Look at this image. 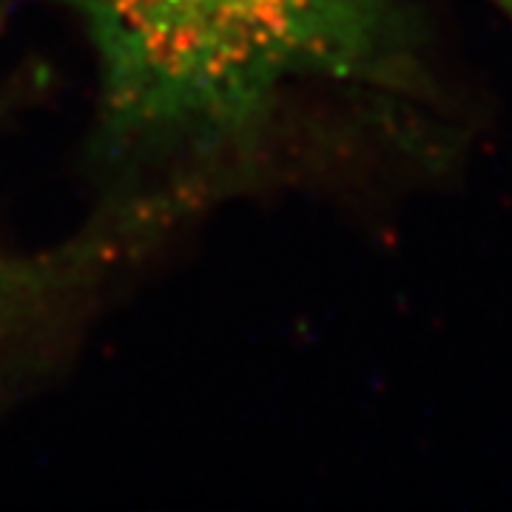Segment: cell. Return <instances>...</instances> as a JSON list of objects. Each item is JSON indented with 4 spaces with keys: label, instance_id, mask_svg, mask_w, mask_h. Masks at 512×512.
<instances>
[{
    "label": "cell",
    "instance_id": "cell-1",
    "mask_svg": "<svg viewBox=\"0 0 512 512\" xmlns=\"http://www.w3.org/2000/svg\"><path fill=\"white\" fill-rule=\"evenodd\" d=\"M92 43L111 148L202 160L242 146L296 80H367L387 0H52Z\"/></svg>",
    "mask_w": 512,
    "mask_h": 512
},
{
    "label": "cell",
    "instance_id": "cell-2",
    "mask_svg": "<svg viewBox=\"0 0 512 512\" xmlns=\"http://www.w3.org/2000/svg\"><path fill=\"white\" fill-rule=\"evenodd\" d=\"M498 6H501V9H504V12L512 18V0H498Z\"/></svg>",
    "mask_w": 512,
    "mask_h": 512
},
{
    "label": "cell",
    "instance_id": "cell-3",
    "mask_svg": "<svg viewBox=\"0 0 512 512\" xmlns=\"http://www.w3.org/2000/svg\"><path fill=\"white\" fill-rule=\"evenodd\" d=\"M0 308H3V302H0ZM0 339H3V330H0Z\"/></svg>",
    "mask_w": 512,
    "mask_h": 512
}]
</instances>
